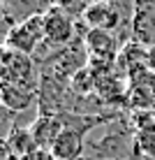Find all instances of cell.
<instances>
[{
    "label": "cell",
    "mask_w": 155,
    "mask_h": 160,
    "mask_svg": "<svg viewBox=\"0 0 155 160\" xmlns=\"http://www.w3.org/2000/svg\"><path fill=\"white\" fill-rule=\"evenodd\" d=\"M44 26H46V44L53 49H63L72 44L76 37H86L88 28L81 23V19H74L65 9H60L58 5L44 12Z\"/></svg>",
    "instance_id": "1"
},
{
    "label": "cell",
    "mask_w": 155,
    "mask_h": 160,
    "mask_svg": "<svg viewBox=\"0 0 155 160\" xmlns=\"http://www.w3.org/2000/svg\"><path fill=\"white\" fill-rule=\"evenodd\" d=\"M46 42V26H44V14H32L26 21L16 23L7 35L5 47L9 51L26 53V56H35L37 49Z\"/></svg>",
    "instance_id": "2"
},
{
    "label": "cell",
    "mask_w": 155,
    "mask_h": 160,
    "mask_svg": "<svg viewBox=\"0 0 155 160\" xmlns=\"http://www.w3.org/2000/svg\"><path fill=\"white\" fill-rule=\"evenodd\" d=\"M40 79H42V68H37V60L26 53L9 51L7 56V68H5V79L7 84L23 86L28 91L40 93ZM0 81V84H2Z\"/></svg>",
    "instance_id": "3"
},
{
    "label": "cell",
    "mask_w": 155,
    "mask_h": 160,
    "mask_svg": "<svg viewBox=\"0 0 155 160\" xmlns=\"http://www.w3.org/2000/svg\"><path fill=\"white\" fill-rule=\"evenodd\" d=\"M81 23L88 30H118L120 28V14L116 12L111 0H95L84 9L81 14Z\"/></svg>",
    "instance_id": "4"
},
{
    "label": "cell",
    "mask_w": 155,
    "mask_h": 160,
    "mask_svg": "<svg viewBox=\"0 0 155 160\" xmlns=\"http://www.w3.org/2000/svg\"><path fill=\"white\" fill-rule=\"evenodd\" d=\"M86 132L65 128L56 139V144L51 146V153L56 160H81L86 153Z\"/></svg>",
    "instance_id": "5"
},
{
    "label": "cell",
    "mask_w": 155,
    "mask_h": 160,
    "mask_svg": "<svg viewBox=\"0 0 155 160\" xmlns=\"http://www.w3.org/2000/svg\"><path fill=\"white\" fill-rule=\"evenodd\" d=\"M37 98H40V93L28 91V88H23V86L7 84V81L0 84V102H2V107L7 109V112H12L14 116L21 114V112H26V109H30V107H35Z\"/></svg>",
    "instance_id": "6"
},
{
    "label": "cell",
    "mask_w": 155,
    "mask_h": 160,
    "mask_svg": "<svg viewBox=\"0 0 155 160\" xmlns=\"http://www.w3.org/2000/svg\"><path fill=\"white\" fill-rule=\"evenodd\" d=\"M30 128H32V137H35L37 146L51 151V146L56 144L60 132L65 130V123H63V118H60V114L58 116H53V114H44V116L37 114V118L32 121Z\"/></svg>",
    "instance_id": "7"
},
{
    "label": "cell",
    "mask_w": 155,
    "mask_h": 160,
    "mask_svg": "<svg viewBox=\"0 0 155 160\" xmlns=\"http://www.w3.org/2000/svg\"><path fill=\"white\" fill-rule=\"evenodd\" d=\"M5 142H7L9 151H12L16 158H23V156H28V153H32L35 148H40L37 142H35V137H32V128L30 125H23V123H16V121L7 128Z\"/></svg>",
    "instance_id": "8"
},
{
    "label": "cell",
    "mask_w": 155,
    "mask_h": 160,
    "mask_svg": "<svg viewBox=\"0 0 155 160\" xmlns=\"http://www.w3.org/2000/svg\"><path fill=\"white\" fill-rule=\"evenodd\" d=\"M134 142H137V148H139V153L143 158L155 160V123L137 130L134 132Z\"/></svg>",
    "instance_id": "9"
},
{
    "label": "cell",
    "mask_w": 155,
    "mask_h": 160,
    "mask_svg": "<svg viewBox=\"0 0 155 160\" xmlns=\"http://www.w3.org/2000/svg\"><path fill=\"white\" fill-rule=\"evenodd\" d=\"M21 160H56V158H53V153L49 151V148H35L32 153L23 156Z\"/></svg>",
    "instance_id": "10"
},
{
    "label": "cell",
    "mask_w": 155,
    "mask_h": 160,
    "mask_svg": "<svg viewBox=\"0 0 155 160\" xmlns=\"http://www.w3.org/2000/svg\"><path fill=\"white\" fill-rule=\"evenodd\" d=\"M0 160H21V158H16L12 151H9V146H7V142H5V137H0Z\"/></svg>",
    "instance_id": "11"
},
{
    "label": "cell",
    "mask_w": 155,
    "mask_h": 160,
    "mask_svg": "<svg viewBox=\"0 0 155 160\" xmlns=\"http://www.w3.org/2000/svg\"><path fill=\"white\" fill-rule=\"evenodd\" d=\"M7 56H9V49L5 44H0V81L5 79V68H7Z\"/></svg>",
    "instance_id": "12"
},
{
    "label": "cell",
    "mask_w": 155,
    "mask_h": 160,
    "mask_svg": "<svg viewBox=\"0 0 155 160\" xmlns=\"http://www.w3.org/2000/svg\"><path fill=\"white\" fill-rule=\"evenodd\" d=\"M146 68L155 74V44L148 47V51H146Z\"/></svg>",
    "instance_id": "13"
},
{
    "label": "cell",
    "mask_w": 155,
    "mask_h": 160,
    "mask_svg": "<svg viewBox=\"0 0 155 160\" xmlns=\"http://www.w3.org/2000/svg\"><path fill=\"white\" fill-rule=\"evenodd\" d=\"M5 12V0H0V14Z\"/></svg>",
    "instance_id": "14"
},
{
    "label": "cell",
    "mask_w": 155,
    "mask_h": 160,
    "mask_svg": "<svg viewBox=\"0 0 155 160\" xmlns=\"http://www.w3.org/2000/svg\"><path fill=\"white\" fill-rule=\"evenodd\" d=\"M0 107H2V102H0Z\"/></svg>",
    "instance_id": "15"
},
{
    "label": "cell",
    "mask_w": 155,
    "mask_h": 160,
    "mask_svg": "<svg viewBox=\"0 0 155 160\" xmlns=\"http://www.w3.org/2000/svg\"><path fill=\"white\" fill-rule=\"evenodd\" d=\"M81 160H86V158H81Z\"/></svg>",
    "instance_id": "16"
},
{
    "label": "cell",
    "mask_w": 155,
    "mask_h": 160,
    "mask_svg": "<svg viewBox=\"0 0 155 160\" xmlns=\"http://www.w3.org/2000/svg\"><path fill=\"white\" fill-rule=\"evenodd\" d=\"M56 2H58V0H56Z\"/></svg>",
    "instance_id": "17"
}]
</instances>
